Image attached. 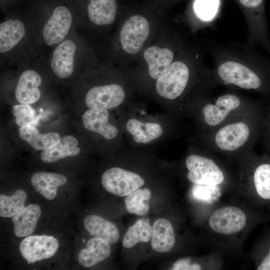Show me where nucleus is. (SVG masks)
<instances>
[{
  "mask_svg": "<svg viewBox=\"0 0 270 270\" xmlns=\"http://www.w3.org/2000/svg\"><path fill=\"white\" fill-rule=\"evenodd\" d=\"M213 74L222 84L248 90H260L270 78V59L245 43L212 50Z\"/></svg>",
  "mask_w": 270,
  "mask_h": 270,
  "instance_id": "1",
  "label": "nucleus"
},
{
  "mask_svg": "<svg viewBox=\"0 0 270 270\" xmlns=\"http://www.w3.org/2000/svg\"><path fill=\"white\" fill-rule=\"evenodd\" d=\"M241 7L248 28L246 44H260L270 54V40L264 10V0H236Z\"/></svg>",
  "mask_w": 270,
  "mask_h": 270,
  "instance_id": "2",
  "label": "nucleus"
},
{
  "mask_svg": "<svg viewBox=\"0 0 270 270\" xmlns=\"http://www.w3.org/2000/svg\"><path fill=\"white\" fill-rule=\"evenodd\" d=\"M190 75V68L186 62L179 60L172 62L168 70L158 79L157 92L167 99L178 98L186 89Z\"/></svg>",
  "mask_w": 270,
  "mask_h": 270,
  "instance_id": "3",
  "label": "nucleus"
},
{
  "mask_svg": "<svg viewBox=\"0 0 270 270\" xmlns=\"http://www.w3.org/2000/svg\"><path fill=\"white\" fill-rule=\"evenodd\" d=\"M102 184L108 192L122 197L128 196L142 186L144 180L136 173L115 167L103 174Z\"/></svg>",
  "mask_w": 270,
  "mask_h": 270,
  "instance_id": "4",
  "label": "nucleus"
},
{
  "mask_svg": "<svg viewBox=\"0 0 270 270\" xmlns=\"http://www.w3.org/2000/svg\"><path fill=\"white\" fill-rule=\"evenodd\" d=\"M186 164L189 171L188 179L194 184L216 186L224 180L222 171L212 160L192 154L187 157Z\"/></svg>",
  "mask_w": 270,
  "mask_h": 270,
  "instance_id": "5",
  "label": "nucleus"
},
{
  "mask_svg": "<svg viewBox=\"0 0 270 270\" xmlns=\"http://www.w3.org/2000/svg\"><path fill=\"white\" fill-rule=\"evenodd\" d=\"M59 248L58 239L52 236H28L20 243L19 250L28 263L49 258L53 256Z\"/></svg>",
  "mask_w": 270,
  "mask_h": 270,
  "instance_id": "6",
  "label": "nucleus"
},
{
  "mask_svg": "<svg viewBox=\"0 0 270 270\" xmlns=\"http://www.w3.org/2000/svg\"><path fill=\"white\" fill-rule=\"evenodd\" d=\"M72 22V14L64 5H58L52 10L42 30V38L48 46L60 44L65 40Z\"/></svg>",
  "mask_w": 270,
  "mask_h": 270,
  "instance_id": "7",
  "label": "nucleus"
},
{
  "mask_svg": "<svg viewBox=\"0 0 270 270\" xmlns=\"http://www.w3.org/2000/svg\"><path fill=\"white\" fill-rule=\"evenodd\" d=\"M150 33L149 24L146 18L134 15L127 20L120 32L123 50L128 54H135L141 49Z\"/></svg>",
  "mask_w": 270,
  "mask_h": 270,
  "instance_id": "8",
  "label": "nucleus"
},
{
  "mask_svg": "<svg viewBox=\"0 0 270 270\" xmlns=\"http://www.w3.org/2000/svg\"><path fill=\"white\" fill-rule=\"evenodd\" d=\"M244 212L234 206H225L216 210L210 216L209 225L214 232L224 234L236 233L246 224Z\"/></svg>",
  "mask_w": 270,
  "mask_h": 270,
  "instance_id": "9",
  "label": "nucleus"
},
{
  "mask_svg": "<svg viewBox=\"0 0 270 270\" xmlns=\"http://www.w3.org/2000/svg\"><path fill=\"white\" fill-rule=\"evenodd\" d=\"M125 93L119 85L111 84L96 86L87 92L85 102L90 108L110 109L119 106L124 100Z\"/></svg>",
  "mask_w": 270,
  "mask_h": 270,
  "instance_id": "10",
  "label": "nucleus"
},
{
  "mask_svg": "<svg viewBox=\"0 0 270 270\" xmlns=\"http://www.w3.org/2000/svg\"><path fill=\"white\" fill-rule=\"evenodd\" d=\"M76 45L74 41L66 39L54 50L50 64L53 72L64 79L70 76L74 70Z\"/></svg>",
  "mask_w": 270,
  "mask_h": 270,
  "instance_id": "11",
  "label": "nucleus"
},
{
  "mask_svg": "<svg viewBox=\"0 0 270 270\" xmlns=\"http://www.w3.org/2000/svg\"><path fill=\"white\" fill-rule=\"evenodd\" d=\"M250 134L248 126L244 122L227 124L217 132L215 142L221 150L233 151L242 146L247 142Z\"/></svg>",
  "mask_w": 270,
  "mask_h": 270,
  "instance_id": "12",
  "label": "nucleus"
},
{
  "mask_svg": "<svg viewBox=\"0 0 270 270\" xmlns=\"http://www.w3.org/2000/svg\"><path fill=\"white\" fill-rule=\"evenodd\" d=\"M240 98L232 94L220 96L214 104H208L203 108L204 119L208 125L216 126L222 123L229 113L240 106Z\"/></svg>",
  "mask_w": 270,
  "mask_h": 270,
  "instance_id": "13",
  "label": "nucleus"
},
{
  "mask_svg": "<svg viewBox=\"0 0 270 270\" xmlns=\"http://www.w3.org/2000/svg\"><path fill=\"white\" fill-rule=\"evenodd\" d=\"M42 80L36 71L28 70L23 72L19 78L15 90L17 100L23 104H32L40 98V91L38 86Z\"/></svg>",
  "mask_w": 270,
  "mask_h": 270,
  "instance_id": "14",
  "label": "nucleus"
},
{
  "mask_svg": "<svg viewBox=\"0 0 270 270\" xmlns=\"http://www.w3.org/2000/svg\"><path fill=\"white\" fill-rule=\"evenodd\" d=\"M108 118V112L105 109L90 108L83 114L82 120L86 129L110 140L116 136L118 130L109 124Z\"/></svg>",
  "mask_w": 270,
  "mask_h": 270,
  "instance_id": "15",
  "label": "nucleus"
},
{
  "mask_svg": "<svg viewBox=\"0 0 270 270\" xmlns=\"http://www.w3.org/2000/svg\"><path fill=\"white\" fill-rule=\"evenodd\" d=\"M144 57L148 64L150 76L158 79L172 64L174 54L170 49L152 46L145 50Z\"/></svg>",
  "mask_w": 270,
  "mask_h": 270,
  "instance_id": "16",
  "label": "nucleus"
},
{
  "mask_svg": "<svg viewBox=\"0 0 270 270\" xmlns=\"http://www.w3.org/2000/svg\"><path fill=\"white\" fill-rule=\"evenodd\" d=\"M111 252L110 244L98 238H90L86 247L78 254V262L84 268H90L107 258Z\"/></svg>",
  "mask_w": 270,
  "mask_h": 270,
  "instance_id": "17",
  "label": "nucleus"
},
{
  "mask_svg": "<svg viewBox=\"0 0 270 270\" xmlns=\"http://www.w3.org/2000/svg\"><path fill=\"white\" fill-rule=\"evenodd\" d=\"M84 226L92 237L102 239L110 244L116 243L119 238V232L114 224L100 216L92 214L86 217Z\"/></svg>",
  "mask_w": 270,
  "mask_h": 270,
  "instance_id": "18",
  "label": "nucleus"
},
{
  "mask_svg": "<svg viewBox=\"0 0 270 270\" xmlns=\"http://www.w3.org/2000/svg\"><path fill=\"white\" fill-rule=\"evenodd\" d=\"M66 180L64 175L44 172L34 174L30 179L35 190L48 200L56 198L58 188L64 184Z\"/></svg>",
  "mask_w": 270,
  "mask_h": 270,
  "instance_id": "19",
  "label": "nucleus"
},
{
  "mask_svg": "<svg viewBox=\"0 0 270 270\" xmlns=\"http://www.w3.org/2000/svg\"><path fill=\"white\" fill-rule=\"evenodd\" d=\"M152 228V248L160 253L170 252L175 244V235L172 224L168 220L158 218L154 222Z\"/></svg>",
  "mask_w": 270,
  "mask_h": 270,
  "instance_id": "20",
  "label": "nucleus"
},
{
  "mask_svg": "<svg viewBox=\"0 0 270 270\" xmlns=\"http://www.w3.org/2000/svg\"><path fill=\"white\" fill-rule=\"evenodd\" d=\"M42 210L36 204H30L12 217L14 234L18 238L26 237L34 232Z\"/></svg>",
  "mask_w": 270,
  "mask_h": 270,
  "instance_id": "21",
  "label": "nucleus"
},
{
  "mask_svg": "<svg viewBox=\"0 0 270 270\" xmlns=\"http://www.w3.org/2000/svg\"><path fill=\"white\" fill-rule=\"evenodd\" d=\"M20 138L27 142L34 148L44 150L56 146L60 140L58 134L55 132L40 134L32 125L20 126L18 129Z\"/></svg>",
  "mask_w": 270,
  "mask_h": 270,
  "instance_id": "22",
  "label": "nucleus"
},
{
  "mask_svg": "<svg viewBox=\"0 0 270 270\" xmlns=\"http://www.w3.org/2000/svg\"><path fill=\"white\" fill-rule=\"evenodd\" d=\"M26 28L23 22L18 19L8 20L0 24V52L12 50L23 38Z\"/></svg>",
  "mask_w": 270,
  "mask_h": 270,
  "instance_id": "23",
  "label": "nucleus"
},
{
  "mask_svg": "<svg viewBox=\"0 0 270 270\" xmlns=\"http://www.w3.org/2000/svg\"><path fill=\"white\" fill-rule=\"evenodd\" d=\"M90 20L97 26L112 24L117 12L116 0H90L87 6Z\"/></svg>",
  "mask_w": 270,
  "mask_h": 270,
  "instance_id": "24",
  "label": "nucleus"
},
{
  "mask_svg": "<svg viewBox=\"0 0 270 270\" xmlns=\"http://www.w3.org/2000/svg\"><path fill=\"white\" fill-rule=\"evenodd\" d=\"M78 144V141L74 136H64L56 146L43 150L40 154V159L43 162L48 164L68 156L78 155L80 149L77 146Z\"/></svg>",
  "mask_w": 270,
  "mask_h": 270,
  "instance_id": "25",
  "label": "nucleus"
},
{
  "mask_svg": "<svg viewBox=\"0 0 270 270\" xmlns=\"http://www.w3.org/2000/svg\"><path fill=\"white\" fill-rule=\"evenodd\" d=\"M126 128L138 143H148L160 136L162 133V129L160 124L142 122L134 118L128 121Z\"/></svg>",
  "mask_w": 270,
  "mask_h": 270,
  "instance_id": "26",
  "label": "nucleus"
},
{
  "mask_svg": "<svg viewBox=\"0 0 270 270\" xmlns=\"http://www.w3.org/2000/svg\"><path fill=\"white\" fill-rule=\"evenodd\" d=\"M220 0H195L194 4V14L200 27L211 26L218 18Z\"/></svg>",
  "mask_w": 270,
  "mask_h": 270,
  "instance_id": "27",
  "label": "nucleus"
},
{
  "mask_svg": "<svg viewBox=\"0 0 270 270\" xmlns=\"http://www.w3.org/2000/svg\"><path fill=\"white\" fill-rule=\"evenodd\" d=\"M27 194L20 189L10 196L0 195V216L2 218L13 217L25 207Z\"/></svg>",
  "mask_w": 270,
  "mask_h": 270,
  "instance_id": "28",
  "label": "nucleus"
},
{
  "mask_svg": "<svg viewBox=\"0 0 270 270\" xmlns=\"http://www.w3.org/2000/svg\"><path fill=\"white\" fill-rule=\"evenodd\" d=\"M152 228L146 221L139 220L130 226L126 232L122 240L123 246L131 248L140 242H146L150 240Z\"/></svg>",
  "mask_w": 270,
  "mask_h": 270,
  "instance_id": "29",
  "label": "nucleus"
},
{
  "mask_svg": "<svg viewBox=\"0 0 270 270\" xmlns=\"http://www.w3.org/2000/svg\"><path fill=\"white\" fill-rule=\"evenodd\" d=\"M151 191L148 188H138L126 196L124 204L127 211L138 216L146 214L150 209Z\"/></svg>",
  "mask_w": 270,
  "mask_h": 270,
  "instance_id": "30",
  "label": "nucleus"
},
{
  "mask_svg": "<svg viewBox=\"0 0 270 270\" xmlns=\"http://www.w3.org/2000/svg\"><path fill=\"white\" fill-rule=\"evenodd\" d=\"M254 186L258 196L270 200V164H262L255 170L254 176Z\"/></svg>",
  "mask_w": 270,
  "mask_h": 270,
  "instance_id": "31",
  "label": "nucleus"
},
{
  "mask_svg": "<svg viewBox=\"0 0 270 270\" xmlns=\"http://www.w3.org/2000/svg\"><path fill=\"white\" fill-rule=\"evenodd\" d=\"M12 112L16 117V122L18 126H34L38 122L36 112L29 104L14 106Z\"/></svg>",
  "mask_w": 270,
  "mask_h": 270,
  "instance_id": "32",
  "label": "nucleus"
},
{
  "mask_svg": "<svg viewBox=\"0 0 270 270\" xmlns=\"http://www.w3.org/2000/svg\"><path fill=\"white\" fill-rule=\"evenodd\" d=\"M188 258H182L176 261L174 264V270H201L200 266L198 264H190Z\"/></svg>",
  "mask_w": 270,
  "mask_h": 270,
  "instance_id": "33",
  "label": "nucleus"
},
{
  "mask_svg": "<svg viewBox=\"0 0 270 270\" xmlns=\"http://www.w3.org/2000/svg\"><path fill=\"white\" fill-rule=\"evenodd\" d=\"M258 270H270V249L266 257L258 267Z\"/></svg>",
  "mask_w": 270,
  "mask_h": 270,
  "instance_id": "34",
  "label": "nucleus"
},
{
  "mask_svg": "<svg viewBox=\"0 0 270 270\" xmlns=\"http://www.w3.org/2000/svg\"><path fill=\"white\" fill-rule=\"evenodd\" d=\"M140 113L142 114H144L145 112H144V110H141Z\"/></svg>",
  "mask_w": 270,
  "mask_h": 270,
  "instance_id": "35",
  "label": "nucleus"
}]
</instances>
